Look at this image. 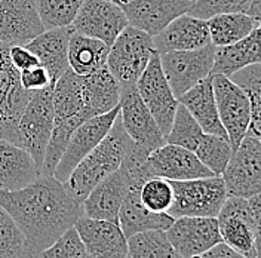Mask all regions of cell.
Segmentation results:
<instances>
[{"label":"cell","instance_id":"277c9868","mask_svg":"<svg viewBox=\"0 0 261 258\" xmlns=\"http://www.w3.org/2000/svg\"><path fill=\"white\" fill-rule=\"evenodd\" d=\"M174 202L168 214L178 217H214L217 218L227 199L226 184L221 175L171 181Z\"/></svg>","mask_w":261,"mask_h":258},{"label":"cell","instance_id":"7dc6e473","mask_svg":"<svg viewBox=\"0 0 261 258\" xmlns=\"http://www.w3.org/2000/svg\"><path fill=\"white\" fill-rule=\"evenodd\" d=\"M260 37H261V25H260Z\"/></svg>","mask_w":261,"mask_h":258},{"label":"cell","instance_id":"d4e9b609","mask_svg":"<svg viewBox=\"0 0 261 258\" xmlns=\"http://www.w3.org/2000/svg\"><path fill=\"white\" fill-rule=\"evenodd\" d=\"M178 102L182 104L189 110V113L195 117V120L205 134L228 138L227 132L223 128L218 116V109H217L214 88H212V74L178 97Z\"/></svg>","mask_w":261,"mask_h":258},{"label":"cell","instance_id":"8d00e7d4","mask_svg":"<svg viewBox=\"0 0 261 258\" xmlns=\"http://www.w3.org/2000/svg\"><path fill=\"white\" fill-rule=\"evenodd\" d=\"M27 241L8 211L0 207V258H25Z\"/></svg>","mask_w":261,"mask_h":258},{"label":"cell","instance_id":"5b68a950","mask_svg":"<svg viewBox=\"0 0 261 258\" xmlns=\"http://www.w3.org/2000/svg\"><path fill=\"white\" fill-rule=\"evenodd\" d=\"M54 119L52 85L32 91L30 99L19 117L18 132L21 147L32 154L39 171L42 169L46 145L54 129Z\"/></svg>","mask_w":261,"mask_h":258},{"label":"cell","instance_id":"603a6c76","mask_svg":"<svg viewBox=\"0 0 261 258\" xmlns=\"http://www.w3.org/2000/svg\"><path fill=\"white\" fill-rule=\"evenodd\" d=\"M40 175L36 162L27 150L0 138V190H19Z\"/></svg>","mask_w":261,"mask_h":258},{"label":"cell","instance_id":"d6986e66","mask_svg":"<svg viewBox=\"0 0 261 258\" xmlns=\"http://www.w3.org/2000/svg\"><path fill=\"white\" fill-rule=\"evenodd\" d=\"M132 186V179L122 163L117 171L98 183L91 190V193L85 197V200L82 202L83 215L89 218L119 223V210Z\"/></svg>","mask_w":261,"mask_h":258},{"label":"cell","instance_id":"4316f807","mask_svg":"<svg viewBox=\"0 0 261 258\" xmlns=\"http://www.w3.org/2000/svg\"><path fill=\"white\" fill-rule=\"evenodd\" d=\"M254 64H261L260 27L236 43L215 46L211 74L231 78L234 73Z\"/></svg>","mask_w":261,"mask_h":258},{"label":"cell","instance_id":"7402d4cb","mask_svg":"<svg viewBox=\"0 0 261 258\" xmlns=\"http://www.w3.org/2000/svg\"><path fill=\"white\" fill-rule=\"evenodd\" d=\"M70 33H71L70 27L45 30L24 45L37 57L40 65L46 68L52 85L70 68L68 65Z\"/></svg>","mask_w":261,"mask_h":258},{"label":"cell","instance_id":"2e32d148","mask_svg":"<svg viewBox=\"0 0 261 258\" xmlns=\"http://www.w3.org/2000/svg\"><path fill=\"white\" fill-rule=\"evenodd\" d=\"M150 177H162L169 181H182L214 175L193 151L175 144L165 143L153 150L146 159Z\"/></svg>","mask_w":261,"mask_h":258},{"label":"cell","instance_id":"f1b7e54d","mask_svg":"<svg viewBox=\"0 0 261 258\" xmlns=\"http://www.w3.org/2000/svg\"><path fill=\"white\" fill-rule=\"evenodd\" d=\"M52 102H54V123L71 117H82L88 120L83 112L82 98V76L68 68L52 85Z\"/></svg>","mask_w":261,"mask_h":258},{"label":"cell","instance_id":"5bb4252c","mask_svg":"<svg viewBox=\"0 0 261 258\" xmlns=\"http://www.w3.org/2000/svg\"><path fill=\"white\" fill-rule=\"evenodd\" d=\"M221 241L248 258H255V235L248 199L228 196L217 215Z\"/></svg>","mask_w":261,"mask_h":258},{"label":"cell","instance_id":"7a4b0ae2","mask_svg":"<svg viewBox=\"0 0 261 258\" xmlns=\"http://www.w3.org/2000/svg\"><path fill=\"white\" fill-rule=\"evenodd\" d=\"M130 144L132 140L117 116L109 134L76 165L64 181L67 193L82 203L98 183L120 168Z\"/></svg>","mask_w":261,"mask_h":258},{"label":"cell","instance_id":"6da1fadb","mask_svg":"<svg viewBox=\"0 0 261 258\" xmlns=\"http://www.w3.org/2000/svg\"><path fill=\"white\" fill-rule=\"evenodd\" d=\"M0 207L25 236V258L37 257L83 215L81 202L52 175H40L19 190H0Z\"/></svg>","mask_w":261,"mask_h":258},{"label":"cell","instance_id":"f35d334b","mask_svg":"<svg viewBox=\"0 0 261 258\" xmlns=\"http://www.w3.org/2000/svg\"><path fill=\"white\" fill-rule=\"evenodd\" d=\"M252 0H196L187 14L210 19L218 14H231V12H248Z\"/></svg>","mask_w":261,"mask_h":258},{"label":"cell","instance_id":"4fadbf2b","mask_svg":"<svg viewBox=\"0 0 261 258\" xmlns=\"http://www.w3.org/2000/svg\"><path fill=\"white\" fill-rule=\"evenodd\" d=\"M120 122L122 126L134 141L147 153L162 147L165 141V135L156 123L154 117L148 112L146 104L140 97L137 86L123 89L120 92Z\"/></svg>","mask_w":261,"mask_h":258},{"label":"cell","instance_id":"d6a6232c","mask_svg":"<svg viewBox=\"0 0 261 258\" xmlns=\"http://www.w3.org/2000/svg\"><path fill=\"white\" fill-rule=\"evenodd\" d=\"M193 153L210 171H212L214 175H221L227 166L233 148L228 138L212 134H203L200 143Z\"/></svg>","mask_w":261,"mask_h":258},{"label":"cell","instance_id":"d590c367","mask_svg":"<svg viewBox=\"0 0 261 258\" xmlns=\"http://www.w3.org/2000/svg\"><path fill=\"white\" fill-rule=\"evenodd\" d=\"M140 200L151 212H168L174 202V190L169 179L150 177L138 189Z\"/></svg>","mask_w":261,"mask_h":258},{"label":"cell","instance_id":"484cf974","mask_svg":"<svg viewBox=\"0 0 261 258\" xmlns=\"http://www.w3.org/2000/svg\"><path fill=\"white\" fill-rule=\"evenodd\" d=\"M138 186H132L126 194V197L122 202V207L119 210V226L122 228L125 238L147 231V230H168L174 223V217L168 212H151L141 203Z\"/></svg>","mask_w":261,"mask_h":258},{"label":"cell","instance_id":"8fae6325","mask_svg":"<svg viewBox=\"0 0 261 258\" xmlns=\"http://www.w3.org/2000/svg\"><path fill=\"white\" fill-rule=\"evenodd\" d=\"M120 113V104L116 106L109 113L99 114L95 117H91L81 123L73 131V134L68 138V143L65 145L64 153L58 162L52 177L58 181L64 183L71 174V171L76 168V165L94 148L98 143L109 134V131L113 126L116 117Z\"/></svg>","mask_w":261,"mask_h":258},{"label":"cell","instance_id":"4dcf8cb0","mask_svg":"<svg viewBox=\"0 0 261 258\" xmlns=\"http://www.w3.org/2000/svg\"><path fill=\"white\" fill-rule=\"evenodd\" d=\"M129 258H182L172 243L169 242L165 230H147L128 238Z\"/></svg>","mask_w":261,"mask_h":258},{"label":"cell","instance_id":"cb8c5ba5","mask_svg":"<svg viewBox=\"0 0 261 258\" xmlns=\"http://www.w3.org/2000/svg\"><path fill=\"white\" fill-rule=\"evenodd\" d=\"M120 86L107 67L82 76L83 112L88 119L109 113L120 102Z\"/></svg>","mask_w":261,"mask_h":258},{"label":"cell","instance_id":"7bdbcfd3","mask_svg":"<svg viewBox=\"0 0 261 258\" xmlns=\"http://www.w3.org/2000/svg\"><path fill=\"white\" fill-rule=\"evenodd\" d=\"M192 258H248L239 254L238 251H234L233 248H230L228 245H226L224 242L217 243L215 246H212L211 249L205 251L203 254L200 255H196V257Z\"/></svg>","mask_w":261,"mask_h":258},{"label":"cell","instance_id":"ffe728a7","mask_svg":"<svg viewBox=\"0 0 261 258\" xmlns=\"http://www.w3.org/2000/svg\"><path fill=\"white\" fill-rule=\"evenodd\" d=\"M189 0H132L122 9L128 19V25L150 34L161 33L175 18L187 14L192 8Z\"/></svg>","mask_w":261,"mask_h":258},{"label":"cell","instance_id":"ac0fdd59","mask_svg":"<svg viewBox=\"0 0 261 258\" xmlns=\"http://www.w3.org/2000/svg\"><path fill=\"white\" fill-rule=\"evenodd\" d=\"M89 258H126L128 239L119 223L82 215L74 223Z\"/></svg>","mask_w":261,"mask_h":258},{"label":"cell","instance_id":"3957f363","mask_svg":"<svg viewBox=\"0 0 261 258\" xmlns=\"http://www.w3.org/2000/svg\"><path fill=\"white\" fill-rule=\"evenodd\" d=\"M154 52L153 37L130 25L114 39L106 67L119 83L120 91L137 85Z\"/></svg>","mask_w":261,"mask_h":258},{"label":"cell","instance_id":"ba28073f","mask_svg":"<svg viewBox=\"0 0 261 258\" xmlns=\"http://www.w3.org/2000/svg\"><path fill=\"white\" fill-rule=\"evenodd\" d=\"M212 88L221 125L234 150L249 129L251 99L242 86L223 74H212Z\"/></svg>","mask_w":261,"mask_h":258},{"label":"cell","instance_id":"1f68e13d","mask_svg":"<svg viewBox=\"0 0 261 258\" xmlns=\"http://www.w3.org/2000/svg\"><path fill=\"white\" fill-rule=\"evenodd\" d=\"M231 79L242 86L251 99V123L248 134L261 140V64H254L234 73Z\"/></svg>","mask_w":261,"mask_h":258},{"label":"cell","instance_id":"30bf717a","mask_svg":"<svg viewBox=\"0 0 261 258\" xmlns=\"http://www.w3.org/2000/svg\"><path fill=\"white\" fill-rule=\"evenodd\" d=\"M137 91L148 112L166 137L172 126L174 116L178 107V99L174 95L169 83L163 74L161 57L154 52L147 64L146 70L137 82Z\"/></svg>","mask_w":261,"mask_h":258},{"label":"cell","instance_id":"52a82bcc","mask_svg":"<svg viewBox=\"0 0 261 258\" xmlns=\"http://www.w3.org/2000/svg\"><path fill=\"white\" fill-rule=\"evenodd\" d=\"M221 177L227 196L248 199L261 194V140L246 134L233 150Z\"/></svg>","mask_w":261,"mask_h":258},{"label":"cell","instance_id":"836d02e7","mask_svg":"<svg viewBox=\"0 0 261 258\" xmlns=\"http://www.w3.org/2000/svg\"><path fill=\"white\" fill-rule=\"evenodd\" d=\"M203 131L199 126V123L195 120V117L189 113V110L178 102L177 112L174 116L172 126L169 129L168 135L165 137V141L168 144H175L184 147L190 151H195L196 147L199 145Z\"/></svg>","mask_w":261,"mask_h":258},{"label":"cell","instance_id":"ab89813d","mask_svg":"<svg viewBox=\"0 0 261 258\" xmlns=\"http://www.w3.org/2000/svg\"><path fill=\"white\" fill-rule=\"evenodd\" d=\"M19 82H21L22 88H25L27 91L43 89L49 85H52L46 68L42 65H36V67L19 71Z\"/></svg>","mask_w":261,"mask_h":258},{"label":"cell","instance_id":"74e56055","mask_svg":"<svg viewBox=\"0 0 261 258\" xmlns=\"http://www.w3.org/2000/svg\"><path fill=\"white\" fill-rule=\"evenodd\" d=\"M36 258H89L83 246L81 236L74 226L67 228L64 233L48 248L39 252Z\"/></svg>","mask_w":261,"mask_h":258},{"label":"cell","instance_id":"7c38bea8","mask_svg":"<svg viewBox=\"0 0 261 258\" xmlns=\"http://www.w3.org/2000/svg\"><path fill=\"white\" fill-rule=\"evenodd\" d=\"M126 27L128 19L122 6L112 0H83L70 25L73 32L102 40L109 46Z\"/></svg>","mask_w":261,"mask_h":258},{"label":"cell","instance_id":"60d3db41","mask_svg":"<svg viewBox=\"0 0 261 258\" xmlns=\"http://www.w3.org/2000/svg\"><path fill=\"white\" fill-rule=\"evenodd\" d=\"M9 58L11 63L15 67L18 71L32 68L36 65H40L37 57L33 54L32 50L25 48L24 45H15V46H9Z\"/></svg>","mask_w":261,"mask_h":258},{"label":"cell","instance_id":"83f0119b","mask_svg":"<svg viewBox=\"0 0 261 258\" xmlns=\"http://www.w3.org/2000/svg\"><path fill=\"white\" fill-rule=\"evenodd\" d=\"M110 46L102 40L71 30L68 39V65L79 74L88 76L106 67Z\"/></svg>","mask_w":261,"mask_h":258},{"label":"cell","instance_id":"8992f818","mask_svg":"<svg viewBox=\"0 0 261 258\" xmlns=\"http://www.w3.org/2000/svg\"><path fill=\"white\" fill-rule=\"evenodd\" d=\"M32 91L22 88L19 71L11 63L9 46L0 43V138L19 145L18 123Z\"/></svg>","mask_w":261,"mask_h":258},{"label":"cell","instance_id":"b9f144b4","mask_svg":"<svg viewBox=\"0 0 261 258\" xmlns=\"http://www.w3.org/2000/svg\"><path fill=\"white\" fill-rule=\"evenodd\" d=\"M252 223H254V235H255V258H261V194L248 197Z\"/></svg>","mask_w":261,"mask_h":258},{"label":"cell","instance_id":"e0dca14e","mask_svg":"<svg viewBox=\"0 0 261 258\" xmlns=\"http://www.w3.org/2000/svg\"><path fill=\"white\" fill-rule=\"evenodd\" d=\"M43 32L36 0H0V43L25 45Z\"/></svg>","mask_w":261,"mask_h":258},{"label":"cell","instance_id":"ee69618b","mask_svg":"<svg viewBox=\"0 0 261 258\" xmlns=\"http://www.w3.org/2000/svg\"><path fill=\"white\" fill-rule=\"evenodd\" d=\"M246 14L251 15L252 18H255L261 25V0H252Z\"/></svg>","mask_w":261,"mask_h":258},{"label":"cell","instance_id":"9a60e30c","mask_svg":"<svg viewBox=\"0 0 261 258\" xmlns=\"http://www.w3.org/2000/svg\"><path fill=\"white\" fill-rule=\"evenodd\" d=\"M166 236L182 258L200 255L223 242L214 217H178L166 230Z\"/></svg>","mask_w":261,"mask_h":258},{"label":"cell","instance_id":"9c48e42d","mask_svg":"<svg viewBox=\"0 0 261 258\" xmlns=\"http://www.w3.org/2000/svg\"><path fill=\"white\" fill-rule=\"evenodd\" d=\"M163 74L174 95L181 97L190 88L208 78L212 71L215 46L210 43L192 50H174L159 54Z\"/></svg>","mask_w":261,"mask_h":258},{"label":"cell","instance_id":"f546056e","mask_svg":"<svg viewBox=\"0 0 261 258\" xmlns=\"http://www.w3.org/2000/svg\"><path fill=\"white\" fill-rule=\"evenodd\" d=\"M214 46H227L242 40L260 27L258 21L246 12L218 14L206 19Z\"/></svg>","mask_w":261,"mask_h":258},{"label":"cell","instance_id":"f6af8a7d","mask_svg":"<svg viewBox=\"0 0 261 258\" xmlns=\"http://www.w3.org/2000/svg\"><path fill=\"white\" fill-rule=\"evenodd\" d=\"M112 2H114V3H116V5H119V6H123V5L129 3V2H132V0H112Z\"/></svg>","mask_w":261,"mask_h":258},{"label":"cell","instance_id":"bcb514c9","mask_svg":"<svg viewBox=\"0 0 261 258\" xmlns=\"http://www.w3.org/2000/svg\"><path fill=\"white\" fill-rule=\"evenodd\" d=\"M189 2H192V3H195L196 0H189Z\"/></svg>","mask_w":261,"mask_h":258},{"label":"cell","instance_id":"e575fe53","mask_svg":"<svg viewBox=\"0 0 261 258\" xmlns=\"http://www.w3.org/2000/svg\"><path fill=\"white\" fill-rule=\"evenodd\" d=\"M40 21L45 30L70 27L83 0H36Z\"/></svg>","mask_w":261,"mask_h":258},{"label":"cell","instance_id":"c3c4849f","mask_svg":"<svg viewBox=\"0 0 261 258\" xmlns=\"http://www.w3.org/2000/svg\"><path fill=\"white\" fill-rule=\"evenodd\" d=\"M126 258H129V257H126Z\"/></svg>","mask_w":261,"mask_h":258},{"label":"cell","instance_id":"44dd1931","mask_svg":"<svg viewBox=\"0 0 261 258\" xmlns=\"http://www.w3.org/2000/svg\"><path fill=\"white\" fill-rule=\"evenodd\" d=\"M153 43L158 54L203 48L211 43L208 22L190 14H182L153 36Z\"/></svg>","mask_w":261,"mask_h":258}]
</instances>
